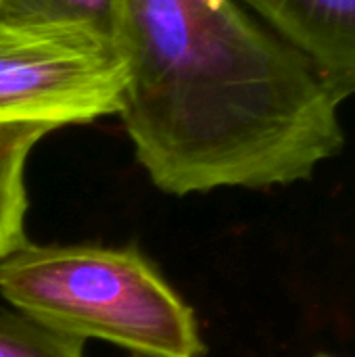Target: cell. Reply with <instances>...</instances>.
<instances>
[{"label":"cell","mask_w":355,"mask_h":357,"mask_svg":"<svg viewBox=\"0 0 355 357\" xmlns=\"http://www.w3.org/2000/svg\"><path fill=\"white\" fill-rule=\"evenodd\" d=\"M345 100L355 94V0H241Z\"/></svg>","instance_id":"obj_4"},{"label":"cell","mask_w":355,"mask_h":357,"mask_svg":"<svg viewBox=\"0 0 355 357\" xmlns=\"http://www.w3.org/2000/svg\"><path fill=\"white\" fill-rule=\"evenodd\" d=\"M0 295L38 324L144 357H201L192 310L136 249L23 245L0 259Z\"/></svg>","instance_id":"obj_2"},{"label":"cell","mask_w":355,"mask_h":357,"mask_svg":"<svg viewBox=\"0 0 355 357\" xmlns=\"http://www.w3.org/2000/svg\"><path fill=\"white\" fill-rule=\"evenodd\" d=\"M119 13L121 0H0V17L27 23L84 25L113 40L117 38Z\"/></svg>","instance_id":"obj_6"},{"label":"cell","mask_w":355,"mask_h":357,"mask_svg":"<svg viewBox=\"0 0 355 357\" xmlns=\"http://www.w3.org/2000/svg\"><path fill=\"white\" fill-rule=\"evenodd\" d=\"M52 130V123H0V259L27 245L25 165L33 146Z\"/></svg>","instance_id":"obj_5"},{"label":"cell","mask_w":355,"mask_h":357,"mask_svg":"<svg viewBox=\"0 0 355 357\" xmlns=\"http://www.w3.org/2000/svg\"><path fill=\"white\" fill-rule=\"evenodd\" d=\"M0 357H86L84 341L50 331L23 314L0 312Z\"/></svg>","instance_id":"obj_7"},{"label":"cell","mask_w":355,"mask_h":357,"mask_svg":"<svg viewBox=\"0 0 355 357\" xmlns=\"http://www.w3.org/2000/svg\"><path fill=\"white\" fill-rule=\"evenodd\" d=\"M119 111L169 195L308 180L343 142L341 98L241 0H121Z\"/></svg>","instance_id":"obj_1"},{"label":"cell","mask_w":355,"mask_h":357,"mask_svg":"<svg viewBox=\"0 0 355 357\" xmlns=\"http://www.w3.org/2000/svg\"><path fill=\"white\" fill-rule=\"evenodd\" d=\"M117 42L84 25L0 17V123H88L119 111Z\"/></svg>","instance_id":"obj_3"},{"label":"cell","mask_w":355,"mask_h":357,"mask_svg":"<svg viewBox=\"0 0 355 357\" xmlns=\"http://www.w3.org/2000/svg\"><path fill=\"white\" fill-rule=\"evenodd\" d=\"M318 357H331V356H318Z\"/></svg>","instance_id":"obj_8"}]
</instances>
